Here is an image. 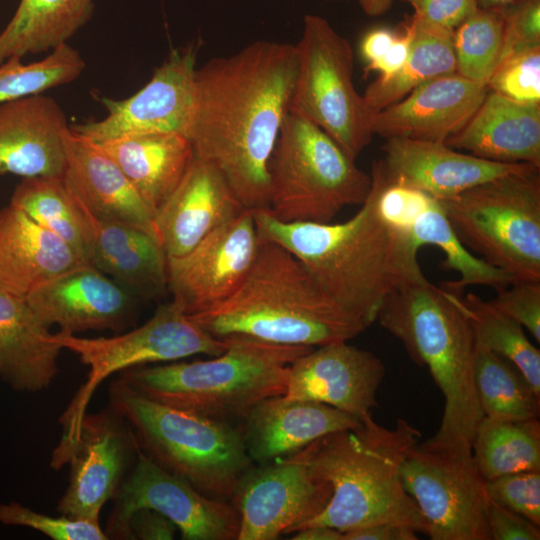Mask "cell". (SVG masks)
I'll return each mask as SVG.
<instances>
[{"instance_id":"7c38bea8","label":"cell","mask_w":540,"mask_h":540,"mask_svg":"<svg viewBox=\"0 0 540 540\" xmlns=\"http://www.w3.org/2000/svg\"><path fill=\"white\" fill-rule=\"evenodd\" d=\"M406 492L417 504L432 540H492L485 480L471 448L418 442L401 469Z\"/></svg>"},{"instance_id":"e0dca14e","label":"cell","mask_w":540,"mask_h":540,"mask_svg":"<svg viewBox=\"0 0 540 540\" xmlns=\"http://www.w3.org/2000/svg\"><path fill=\"white\" fill-rule=\"evenodd\" d=\"M196 69L194 47L176 49L135 94L120 100L104 98L107 113L102 119L71 129L96 142L157 132L185 135L193 108Z\"/></svg>"},{"instance_id":"8d00e7d4","label":"cell","mask_w":540,"mask_h":540,"mask_svg":"<svg viewBox=\"0 0 540 540\" xmlns=\"http://www.w3.org/2000/svg\"><path fill=\"white\" fill-rule=\"evenodd\" d=\"M460 303L475 344L508 360L540 395V352L528 340L523 326L474 293L460 296Z\"/></svg>"},{"instance_id":"1f68e13d","label":"cell","mask_w":540,"mask_h":540,"mask_svg":"<svg viewBox=\"0 0 540 540\" xmlns=\"http://www.w3.org/2000/svg\"><path fill=\"white\" fill-rule=\"evenodd\" d=\"M10 204L90 263L95 218L70 191L62 176L23 178L12 194Z\"/></svg>"},{"instance_id":"2e32d148","label":"cell","mask_w":540,"mask_h":540,"mask_svg":"<svg viewBox=\"0 0 540 540\" xmlns=\"http://www.w3.org/2000/svg\"><path fill=\"white\" fill-rule=\"evenodd\" d=\"M259 245L252 209H244L179 257L167 258V287L186 315L230 297L249 272Z\"/></svg>"},{"instance_id":"7bdbcfd3","label":"cell","mask_w":540,"mask_h":540,"mask_svg":"<svg viewBox=\"0 0 540 540\" xmlns=\"http://www.w3.org/2000/svg\"><path fill=\"white\" fill-rule=\"evenodd\" d=\"M500 9L504 18V41L499 64L540 48V0H516Z\"/></svg>"},{"instance_id":"44dd1931","label":"cell","mask_w":540,"mask_h":540,"mask_svg":"<svg viewBox=\"0 0 540 540\" xmlns=\"http://www.w3.org/2000/svg\"><path fill=\"white\" fill-rule=\"evenodd\" d=\"M488 90L458 73L436 77L377 112L372 133L445 143L468 123Z\"/></svg>"},{"instance_id":"74e56055","label":"cell","mask_w":540,"mask_h":540,"mask_svg":"<svg viewBox=\"0 0 540 540\" xmlns=\"http://www.w3.org/2000/svg\"><path fill=\"white\" fill-rule=\"evenodd\" d=\"M504 41L500 8H478L453 33L456 73L486 84L499 64Z\"/></svg>"},{"instance_id":"d6986e66","label":"cell","mask_w":540,"mask_h":540,"mask_svg":"<svg viewBox=\"0 0 540 540\" xmlns=\"http://www.w3.org/2000/svg\"><path fill=\"white\" fill-rule=\"evenodd\" d=\"M381 160L390 183L446 200L492 179L538 168L527 163H500L456 151L444 142L388 138Z\"/></svg>"},{"instance_id":"ffe728a7","label":"cell","mask_w":540,"mask_h":540,"mask_svg":"<svg viewBox=\"0 0 540 540\" xmlns=\"http://www.w3.org/2000/svg\"><path fill=\"white\" fill-rule=\"evenodd\" d=\"M25 299L42 322L67 335L119 331L132 310L130 292L90 263L46 282Z\"/></svg>"},{"instance_id":"b9f144b4","label":"cell","mask_w":540,"mask_h":540,"mask_svg":"<svg viewBox=\"0 0 540 540\" xmlns=\"http://www.w3.org/2000/svg\"><path fill=\"white\" fill-rule=\"evenodd\" d=\"M488 498L540 526V471H522L485 481Z\"/></svg>"},{"instance_id":"7dc6e473","label":"cell","mask_w":540,"mask_h":540,"mask_svg":"<svg viewBox=\"0 0 540 540\" xmlns=\"http://www.w3.org/2000/svg\"><path fill=\"white\" fill-rule=\"evenodd\" d=\"M414 37V24L410 17L403 25L386 53L365 67V73L378 72V80L385 81L396 74L406 63Z\"/></svg>"},{"instance_id":"ba28073f","label":"cell","mask_w":540,"mask_h":540,"mask_svg":"<svg viewBox=\"0 0 540 540\" xmlns=\"http://www.w3.org/2000/svg\"><path fill=\"white\" fill-rule=\"evenodd\" d=\"M371 176L322 129L288 111L269 165L267 211L283 222H330L362 204Z\"/></svg>"},{"instance_id":"60d3db41","label":"cell","mask_w":540,"mask_h":540,"mask_svg":"<svg viewBox=\"0 0 540 540\" xmlns=\"http://www.w3.org/2000/svg\"><path fill=\"white\" fill-rule=\"evenodd\" d=\"M487 86L514 101L540 104V48L502 61Z\"/></svg>"},{"instance_id":"603a6c76","label":"cell","mask_w":540,"mask_h":540,"mask_svg":"<svg viewBox=\"0 0 540 540\" xmlns=\"http://www.w3.org/2000/svg\"><path fill=\"white\" fill-rule=\"evenodd\" d=\"M244 209L222 174L195 156L174 192L154 215L167 258L188 253Z\"/></svg>"},{"instance_id":"f5cc1de1","label":"cell","mask_w":540,"mask_h":540,"mask_svg":"<svg viewBox=\"0 0 540 540\" xmlns=\"http://www.w3.org/2000/svg\"><path fill=\"white\" fill-rule=\"evenodd\" d=\"M360 7L364 11L365 14L368 16H380L386 13L392 3L393 0H357Z\"/></svg>"},{"instance_id":"9a60e30c","label":"cell","mask_w":540,"mask_h":540,"mask_svg":"<svg viewBox=\"0 0 540 540\" xmlns=\"http://www.w3.org/2000/svg\"><path fill=\"white\" fill-rule=\"evenodd\" d=\"M139 451L130 426L110 406L95 414L86 412L74 439L57 445L51 455L54 469L70 464L69 483L57 510L71 518L99 521Z\"/></svg>"},{"instance_id":"ab89813d","label":"cell","mask_w":540,"mask_h":540,"mask_svg":"<svg viewBox=\"0 0 540 540\" xmlns=\"http://www.w3.org/2000/svg\"><path fill=\"white\" fill-rule=\"evenodd\" d=\"M0 523L27 527L41 532L53 540H107L99 521L52 517L32 510L18 502L0 503Z\"/></svg>"},{"instance_id":"c3c4849f","label":"cell","mask_w":540,"mask_h":540,"mask_svg":"<svg viewBox=\"0 0 540 540\" xmlns=\"http://www.w3.org/2000/svg\"><path fill=\"white\" fill-rule=\"evenodd\" d=\"M131 539L170 540L176 526L163 514L148 508L136 510L128 523Z\"/></svg>"},{"instance_id":"cb8c5ba5","label":"cell","mask_w":540,"mask_h":540,"mask_svg":"<svg viewBox=\"0 0 540 540\" xmlns=\"http://www.w3.org/2000/svg\"><path fill=\"white\" fill-rule=\"evenodd\" d=\"M68 127L61 106L43 93L1 103L0 175L62 176Z\"/></svg>"},{"instance_id":"8fae6325","label":"cell","mask_w":540,"mask_h":540,"mask_svg":"<svg viewBox=\"0 0 540 540\" xmlns=\"http://www.w3.org/2000/svg\"><path fill=\"white\" fill-rule=\"evenodd\" d=\"M52 339L89 367L85 382L60 417L63 428L60 445L74 439L96 388L110 375L197 354L217 356L228 345L226 338L214 337L194 324L173 301L161 305L147 322L124 334L87 338L58 332L52 334Z\"/></svg>"},{"instance_id":"8992f818","label":"cell","mask_w":540,"mask_h":540,"mask_svg":"<svg viewBox=\"0 0 540 540\" xmlns=\"http://www.w3.org/2000/svg\"><path fill=\"white\" fill-rule=\"evenodd\" d=\"M223 338L226 350L211 359L137 366L119 372V378L148 399L231 423L262 400L283 395L290 364L314 348L246 335Z\"/></svg>"},{"instance_id":"d4e9b609","label":"cell","mask_w":540,"mask_h":540,"mask_svg":"<svg viewBox=\"0 0 540 540\" xmlns=\"http://www.w3.org/2000/svg\"><path fill=\"white\" fill-rule=\"evenodd\" d=\"M360 424V419L330 405L277 395L255 405L240 430L252 462L262 465Z\"/></svg>"},{"instance_id":"4316f807","label":"cell","mask_w":540,"mask_h":540,"mask_svg":"<svg viewBox=\"0 0 540 540\" xmlns=\"http://www.w3.org/2000/svg\"><path fill=\"white\" fill-rule=\"evenodd\" d=\"M445 143L486 160L540 168V104L488 90L468 123Z\"/></svg>"},{"instance_id":"52a82bcc","label":"cell","mask_w":540,"mask_h":540,"mask_svg":"<svg viewBox=\"0 0 540 540\" xmlns=\"http://www.w3.org/2000/svg\"><path fill=\"white\" fill-rule=\"evenodd\" d=\"M109 406L130 426L140 450L201 493L232 499L253 466L240 428L148 399L120 378L109 386Z\"/></svg>"},{"instance_id":"ee69618b","label":"cell","mask_w":540,"mask_h":540,"mask_svg":"<svg viewBox=\"0 0 540 540\" xmlns=\"http://www.w3.org/2000/svg\"><path fill=\"white\" fill-rule=\"evenodd\" d=\"M490 302L525 327L540 342V281L514 280L497 290Z\"/></svg>"},{"instance_id":"484cf974","label":"cell","mask_w":540,"mask_h":540,"mask_svg":"<svg viewBox=\"0 0 540 540\" xmlns=\"http://www.w3.org/2000/svg\"><path fill=\"white\" fill-rule=\"evenodd\" d=\"M69 245L9 204L0 210V290L25 298L86 264Z\"/></svg>"},{"instance_id":"f6af8a7d","label":"cell","mask_w":540,"mask_h":540,"mask_svg":"<svg viewBox=\"0 0 540 540\" xmlns=\"http://www.w3.org/2000/svg\"><path fill=\"white\" fill-rule=\"evenodd\" d=\"M412 6L414 16L446 29L454 30L479 7L475 0H401Z\"/></svg>"},{"instance_id":"f907efd6","label":"cell","mask_w":540,"mask_h":540,"mask_svg":"<svg viewBox=\"0 0 540 540\" xmlns=\"http://www.w3.org/2000/svg\"><path fill=\"white\" fill-rule=\"evenodd\" d=\"M397 33L387 28L369 31L361 41V55L367 64L382 57L395 40Z\"/></svg>"},{"instance_id":"4dcf8cb0","label":"cell","mask_w":540,"mask_h":540,"mask_svg":"<svg viewBox=\"0 0 540 540\" xmlns=\"http://www.w3.org/2000/svg\"><path fill=\"white\" fill-rule=\"evenodd\" d=\"M93 11L94 0H20L0 32V63L68 43Z\"/></svg>"},{"instance_id":"7402d4cb","label":"cell","mask_w":540,"mask_h":540,"mask_svg":"<svg viewBox=\"0 0 540 540\" xmlns=\"http://www.w3.org/2000/svg\"><path fill=\"white\" fill-rule=\"evenodd\" d=\"M63 141L62 178L91 215L137 227L158 239L152 211L100 143L71 127L65 130Z\"/></svg>"},{"instance_id":"3957f363","label":"cell","mask_w":540,"mask_h":540,"mask_svg":"<svg viewBox=\"0 0 540 540\" xmlns=\"http://www.w3.org/2000/svg\"><path fill=\"white\" fill-rule=\"evenodd\" d=\"M187 317L217 338L246 335L307 347L348 342L370 326L334 302L290 251L260 236L254 262L237 290Z\"/></svg>"},{"instance_id":"5bb4252c","label":"cell","mask_w":540,"mask_h":540,"mask_svg":"<svg viewBox=\"0 0 540 540\" xmlns=\"http://www.w3.org/2000/svg\"><path fill=\"white\" fill-rule=\"evenodd\" d=\"M331 485L312 470L305 449L251 467L232 497L240 515L237 540L292 534L328 505Z\"/></svg>"},{"instance_id":"5b68a950","label":"cell","mask_w":540,"mask_h":540,"mask_svg":"<svg viewBox=\"0 0 540 540\" xmlns=\"http://www.w3.org/2000/svg\"><path fill=\"white\" fill-rule=\"evenodd\" d=\"M376 320L415 364L428 368L444 396L442 419L430 440L472 448L484 415L473 379L475 338L460 295L425 276L407 281L384 299Z\"/></svg>"},{"instance_id":"f35d334b","label":"cell","mask_w":540,"mask_h":540,"mask_svg":"<svg viewBox=\"0 0 540 540\" xmlns=\"http://www.w3.org/2000/svg\"><path fill=\"white\" fill-rule=\"evenodd\" d=\"M84 69V59L68 43L59 45L43 59L31 63L11 57L0 63V104L71 83Z\"/></svg>"},{"instance_id":"681fc988","label":"cell","mask_w":540,"mask_h":540,"mask_svg":"<svg viewBox=\"0 0 540 540\" xmlns=\"http://www.w3.org/2000/svg\"><path fill=\"white\" fill-rule=\"evenodd\" d=\"M417 530L397 523H377L343 533V540H417Z\"/></svg>"},{"instance_id":"836d02e7","label":"cell","mask_w":540,"mask_h":540,"mask_svg":"<svg viewBox=\"0 0 540 540\" xmlns=\"http://www.w3.org/2000/svg\"><path fill=\"white\" fill-rule=\"evenodd\" d=\"M472 453L485 481L511 473L540 471L539 418L506 421L483 416Z\"/></svg>"},{"instance_id":"db71d44e","label":"cell","mask_w":540,"mask_h":540,"mask_svg":"<svg viewBox=\"0 0 540 540\" xmlns=\"http://www.w3.org/2000/svg\"><path fill=\"white\" fill-rule=\"evenodd\" d=\"M479 8H502L516 0H475Z\"/></svg>"},{"instance_id":"816d5d0a","label":"cell","mask_w":540,"mask_h":540,"mask_svg":"<svg viewBox=\"0 0 540 540\" xmlns=\"http://www.w3.org/2000/svg\"><path fill=\"white\" fill-rule=\"evenodd\" d=\"M293 540H343V533L326 525H310L292 533Z\"/></svg>"},{"instance_id":"f546056e","label":"cell","mask_w":540,"mask_h":540,"mask_svg":"<svg viewBox=\"0 0 540 540\" xmlns=\"http://www.w3.org/2000/svg\"><path fill=\"white\" fill-rule=\"evenodd\" d=\"M90 264L130 293L157 294L167 287V256L158 239L137 227L95 219Z\"/></svg>"},{"instance_id":"83f0119b","label":"cell","mask_w":540,"mask_h":540,"mask_svg":"<svg viewBox=\"0 0 540 540\" xmlns=\"http://www.w3.org/2000/svg\"><path fill=\"white\" fill-rule=\"evenodd\" d=\"M25 298L0 290V377L21 392L47 388L62 348Z\"/></svg>"},{"instance_id":"ac0fdd59","label":"cell","mask_w":540,"mask_h":540,"mask_svg":"<svg viewBox=\"0 0 540 540\" xmlns=\"http://www.w3.org/2000/svg\"><path fill=\"white\" fill-rule=\"evenodd\" d=\"M385 365L372 352L344 342L317 348L289 366L287 398L321 402L362 420L377 407Z\"/></svg>"},{"instance_id":"9c48e42d","label":"cell","mask_w":540,"mask_h":540,"mask_svg":"<svg viewBox=\"0 0 540 540\" xmlns=\"http://www.w3.org/2000/svg\"><path fill=\"white\" fill-rule=\"evenodd\" d=\"M463 244L514 280L540 281L539 168L439 200Z\"/></svg>"},{"instance_id":"bcb514c9","label":"cell","mask_w":540,"mask_h":540,"mask_svg":"<svg viewBox=\"0 0 540 540\" xmlns=\"http://www.w3.org/2000/svg\"><path fill=\"white\" fill-rule=\"evenodd\" d=\"M487 519L492 540L540 539V526L490 499Z\"/></svg>"},{"instance_id":"30bf717a","label":"cell","mask_w":540,"mask_h":540,"mask_svg":"<svg viewBox=\"0 0 540 540\" xmlns=\"http://www.w3.org/2000/svg\"><path fill=\"white\" fill-rule=\"evenodd\" d=\"M294 46L289 112L318 126L355 160L371 142L373 115L354 85L351 44L325 18L308 14Z\"/></svg>"},{"instance_id":"7a4b0ae2","label":"cell","mask_w":540,"mask_h":540,"mask_svg":"<svg viewBox=\"0 0 540 540\" xmlns=\"http://www.w3.org/2000/svg\"><path fill=\"white\" fill-rule=\"evenodd\" d=\"M376 198L371 178L361 208L341 223L283 222L253 210L261 238L290 251L334 302L369 325L394 289L424 277L412 234L386 221Z\"/></svg>"},{"instance_id":"6da1fadb","label":"cell","mask_w":540,"mask_h":540,"mask_svg":"<svg viewBox=\"0 0 540 540\" xmlns=\"http://www.w3.org/2000/svg\"><path fill=\"white\" fill-rule=\"evenodd\" d=\"M295 75L294 44L262 40L196 69L185 135L246 209L268 207L269 165Z\"/></svg>"},{"instance_id":"277c9868","label":"cell","mask_w":540,"mask_h":540,"mask_svg":"<svg viewBox=\"0 0 540 540\" xmlns=\"http://www.w3.org/2000/svg\"><path fill=\"white\" fill-rule=\"evenodd\" d=\"M420 438V431L405 419L387 428L370 414L359 426L304 447L312 470L331 485L332 495L326 508L299 529L326 525L344 533L389 522L426 533L421 512L401 479L402 464Z\"/></svg>"},{"instance_id":"f1b7e54d","label":"cell","mask_w":540,"mask_h":540,"mask_svg":"<svg viewBox=\"0 0 540 540\" xmlns=\"http://www.w3.org/2000/svg\"><path fill=\"white\" fill-rule=\"evenodd\" d=\"M98 143L153 215L174 192L195 157L189 139L179 132L130 135Z\"/></svg>"},{"instance_id":"e575fe53","label":"cell","mask_w":540,"mask_h":540,"mask_svg":"<svg viewBox=\"0 0 540 540\" xmlns=\"http://www.w3.org/2000/svg\"><path fill=\"white\" fill-rule=\"evenodd\" d=\"M412 237L420 248L438 247L445 255L444 266L459 274V279L445 283L443 288L459 294L466 286L483 285L497 290L514 281L507 272L471 254L457 236L439 200L429 197L412 225Z\"/></svg>"},{"instance_id":"d590c367","label":"cell","mask_w":540,"mask_h":540,"mask_svg":"<svg viewBox=\"0 0 540 540\" xmlns=\"http://www.w3.org/2000/svg\"><path fill=\"white\" fill-rule=\"evenodd\" d=\"M473 379L484 416L506 421L539 418L540 395L508 360L475 344Z\"/></svg>"},{"instance_id":"d6a6232c","label":"cell","mask_w":540,"mask_h":540,"mask_svg":"<svg viewBox=\"0 0 540 540\" xmlns=\"http://www.w3.org/2000/svg\"><path fill=\"white\" fill-rule=\"evenodd\" d=\"M411 18L414 37L406 63L388 80L375 79L363 94L373 116L423 83L456 73L454 30L427 23L414 15Z\"/></svg>"},{"instance_id":"4fadbf2b","label":"cell","mask_w":540,"mask_h":540,"mask_svg":"<svg viewBox=\"0 0 540 540\" xmlns=\"http://www.w3.org/2000/svg\"><path fill=\"white\" fill-rule=\"evenodd\" d=\"M105 533L108 539H131L128 523L138 509L163 514L184 540H234L240 515L233 504L207 496L167 472L141 450L112 498Z\"/></svg>"}]
</instances>
